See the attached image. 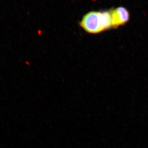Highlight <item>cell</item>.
<instances>
[{
	"label": "cell",
	"instance_id": "6da1fadb",
	"mask_svg": "<svg viewBox=\"0 0 148 148\" xmlns=\"http://www.w3.org/2000/svg\"><path fill=\"white\" fill-rule=\"evenodd\" d=\"M79 24L82 28L88 34H100L112 27L111 12H90L83 16Z\"/></svg>",
	"mask_w": 148,
	"mask_h": 148
},
{
	"label": "cell",
	"instance_id": "7a4b0ae2",
	"mask_svg": "<svg viewBox=\"0 0 148 148\" xmlns=\"http://www.w3.org/2000/svg\"><path fill=\"white\" fill-rule=\"evenodd\" d=\"M112 27L115 28L124 25L129 21V12L125 8L119 7L110 12Z\"/></svg>",
	"mask_w": 148,
	"mask_h": 148
}]
</instances>
